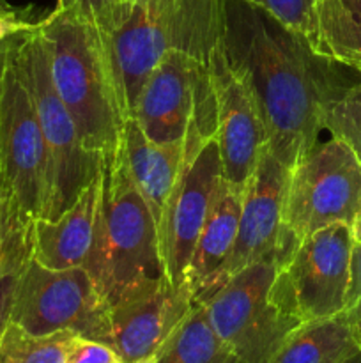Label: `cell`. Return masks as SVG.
Segmentation results:
<instances>
[{"mask_svg": "<svg viewBox=\"0 0 361 363\" xmlns=\"http://www.w3.org/2000/svg\"><path fill=\"white\" fill-rule=\"evenodd\" d=\"M28 257V233L14 220L9 202L0 195V275L6 269L21 268Z\"/></svg>", "mask_w": 361, "mask_h": 363, "instance_id": "cell-23", "label": "cell"}, {"mask_svg": "<svg viewBox=\"0 0 361 363\" xmlns=\"http://www.w3.org/2000/svg\"><path fill=\"white\" fill-rule=\"evenodd\" d=\"M149 2V0H120V4H142Z\"/></svg>", "mask_w": 361, "mask_h": 363, "instance_id": "cell-33", "label": "cell"}, {"mask_svg": "<svg viewBox=\"0 0 361 363\" xmlns=\"http://www.w3.org/2000/svg\"><path fill=\"white\" fill-rule=\"evenodd\" d=\"M209 52L170 50L147 78L138 94L133 119L151 140L159 144L180 140L191 128L205 137L216 135Z\"/></svg>", "mask_w": 361, "mask_h": 363, "instance_id": "cell-9", "label": "cell"}, {"mask_svg": "<svg viewBox=\"0 0 361 363\" xmlns=\"http://www.w3.org/2000/svg\"><path fill=\"white\" fill-rule=\"evenodd\" d=\"M120 0H57V9H69L94 25L99 34L108 30L119 16Z\"/></svg>", "mask_w": 361, "mask_h": 363, "instance_id": "cell-25", "label": "cell"}, {"mask_svg": "<svg viewBox=\"0 0 361 363\" xmlns=\"http://www.w3.org/2000/svg\"><path fill=\"white\" fill-rule=\"evenodd\" d=\"M350 229H353L354 243L361 245V209H360V213H357L356 220H354V223H353V227H350Z\"/></svg>", "mask_w": 361, "mask_h": 363, "instance_id": "cell-30", "label": "cell"}, {"mask_svg": "<svg viewBox=\"0 0 361 363\" xmlns=\"http://www.w3.org/2000/svg\"><path fill=\"white\" fill-rule=\"evenodd\" d=\"M130 363H156V357H149V358H144V360H137Z\"/></svg>", "mask_w": 361, "mask_h": 363, "instance_id": "cell-32", "label": "cell"}, {"mask_svg": "<svg viewBox=\"0 0 361 363\" xmlns=\"http://www.w3.org/2000/svg\"><path fill=\"white\" fill-rule=\"evenodd\" d=\"M193 301L188 284L172 286L168 279L137 291L108 308L105 344L124 363L154 357Z\"/></svg>", "mask_w": 361, "mask_h": 363, "instance_id": "cell-14", "label": "cell"}, {"mask_svg": "<svg viewBox=\"0 0 361 363\" xmlns=\"http://www.w3.org/2000/svg\"><path fill=\"white\" fill-rule=\"evenodd\" d=\"M57 94L73 117L88 152H119L124 116L110 77L98 28L69 9L38 21Z\"/></svg>", "mask_w": 361, "mask_h": 363, "instance_id": "cell-3", "label": "cell"}, {"mask_svg": "<svg viewBox=\"0 0 361 363\" xmlns=\"http://www.w3.org/2000/svg\"><path fill=\"white\" fill-rule=\"evenodd\" d=\"M14 39L16 35L7 39L0 62V195L28 233L45 215L48 152L34 101L18 67Z\"/></svg>", "mask_w": 361, "mask_h": 363, "instance_id": "cell-5", "label": "cell"}, {"mask_svg": "<svg viewBox=\"0 0 361 363\" xmlns=\"http://www.w3.org/2000/svg\"><path fill=\"white\" fill-rule=\"evenodd\" d=\"M354 245L347 223H333L304 238L290 257L276 266L271 298L301 323L342 314Z\"/></svg>", "mask_w": 361, "mask_h": 363, "instance_id": "cell-10", "label": "cell"}, {"mask_svg": "<svg viewBox=\"0 0 361 363\" xmlns=\"http://www.w3.org/2000/svg\"><path fill=\"white\" fill-rule=\"evenodd\" d=\"M35 27H38V23L21 18L18 11H14L13 7L6 6L0 9V45L7 41V39L14 38V35L34 30Z\"/></svg>", "mask_w": 361, "mask_h": 363, "instance_id": "cell-29", "label": "cell"}, {"mask_svg": "<svg viewBox=\"0 0 361 363\" xmlns=\"http://www.w3.org/2000/svg\"><path fill=\"white\" fill-rule=\"evenodd\" d=\"M290 169L283 165L268 147L262 151L253 174L243 190L239 227L236 243L225 264L195 300L204 301L237 272L253 262L275 257L280 250L283 225V206Z\"/></svg>", "mask_w": 361, "mask_h": 363, "instance_id": "cell-12", "label": "cell"}, {"mask_svg": "<svg viewBox=\"0 0 361 363\" xmlns=\"http://www.w3.org/2000/svg\"><path fill=\"white\" fill-rule=\"evenodd\" d=\"M23 268V266H21ZM21 268H11L0 275V339L9 325V315L11 307H13V298H14V287H16L18 275H20Z\"/></svg>", "mask_w": 361, "mask_h": 363, "instance_id": "cell-28", "label": "cell"}, {"mask_svg": "<svg viewBox=\"0 0 361 363\" xmlns=\"http://www.w3.org/2000/svg\"><path fill=\"white\" fill-rule=\"evenodd\" d=\"M361 209V162L345 142H317L290 170L283 225L299 243L333 225L353 227Z\"/></svg>", "mask_w": 361, "mask_h": 363, "instance_id": "cell-7", "label": "cell"}, {"mask_svg": "<svg viewBox=\"0 0 361 363\" xmlns=\"http://www.w3.org/2000/svg\"><path fill=\"white\" fill-rule=\"evenodd\" d=\"M154 357L156 363H237L209 321L204 303L198 300L193 301L190 312Z\"/></svg>", "mask_w": 361, "mask_h": 363, "instance_id": "cell-20", "label": "cell"}, {"mask_svg": "<svg viewBox=\"0 0 361 363\" xmlns=\"http://www.w3.org/2000/svg\"><path fill=\"white\" fill-rule=\"evenodd\" d=\"M209 69L216 96V142L223 179L244 190L268 147V135L250 91L232 69L223 48V34L209 52Z\"/></svg>", "mask_w": 361, "mask_h": 363, "instance_id": "cell-13", "label": "cell"}, {"mask_svg": "<svg viewBox=\"0 0 361 363\" xmlns=\"http://www.w3.org/2000/svg\"><path fill=\"white\" fill-rule=\"evenodd\" d=\"M223 48L250 91L268 149L290 170L319 142L328 103L357 78L349 66L317 55L306 38L268 11L223 0Z\"/></svg>", "mask_w": 361, "mask_h": 363, "instance_id": "cell-1", "label": "cell"}, {"mask_svg": "<svg viewBox=\"0 0 361 363\" xmlns=\"http://www.w3.org/2000/svg\"><path fill=\"white\" fill-rule=\"evenodd\" d=\"M276 272L275 257L253 262L200 301L237 363H268L301 325L271 298Z\"/></svg>", "mask_w": 361, "mask_h": 363, "instance_id": "cell-6", "label": "cell"}, {"mask_svg": "<svg viewBox=\"0 0 361 363\" xmlns=\"http://www.w3.org/2000/svg\"><path fill=\"white\" fill-rule=\"evenodd\" d=\"M353 325L361 328V245H354L350 261V284L345 308L342 312Z\"/></svg>", "mask_w": 361, "mask_h": 363, "instance_id": "cell-27", "label": "cell"}, {"mask_svg": "<svg viewBox=\"0 0 361 363\" xmlns=\"http://www.w3.org/2000/svg\"><path fill=\"white\" fill-rule=\"evenodd\" d=\"M360 337H361V328H360Z\"/></svg>", "mask_w": 361, "mask_h": 363, "instance_id": "cell-35", "label": "cell"}, {"mask_svg": "<svg viewBox=\"0 0 361 363\" xmlns=\"http://www.w3.org/2000/svg\"><path fill=\"white\" fill-rule=\"evenodd\" d=\"M9 323L32 335L74 332L105 344L108 305L85 268L50 269L28 257L14 287Z\"/></svg>", "mask_w": 361, "mask_h": 363, "instance_id": "cell-8", "label": "cell"}, {"mask_svg": "<svg viewBox=\"0 0 361 363\" xmlns=\"http://www.w3.org/2000/svg\"><path fill=\"white\" fill-rule=\"evenodd\" d=\"M76 335L74 332L32 335L9 323L0 339V363H66Z\"/></svg>", "mask_w": 361, "mask_h": 363, "instance_id": "cell-21", "label": "cell"}, {"mask_svg": "<svg viewBox=\"0 0 361 363\" xmlns=\"http://www.w3.org/2000/svg\"><path fill=\"white\" fill-rule=\"evenodd\" d=\"M342 363H361V350L357 351L356 354H353V357H349L345 362H342Z\"/></svg>", "mask_w": 361, "mask_h": 363, "instance_id": "cell-31", "label": "cell"}, {"mask_svg": "<svg viewBox=\"0 0 361 363\" xmlns=\"http://www.w3.org/2000/svg\"><path fill=\"white\" fill-rule=\"evenodd\" d=\"M101 174V172H99ZM99 177L57 220H35L28 230L30 257L50 269L84 268L94 240Z\"/></svg>", "mask_w": 361, "mask_h": 363, "instance_id": "cell-16", "label": "cell"}, {"mask_svg": "<svg viewBox=\"0 0 361 363\" xmlns=\"http://www.w3.org/2000/svg\"><path fill=\"white\" fill-rule=\"evenodd\" d=\"M322 128L331 137L345 142L361 162V71L353 84L328 103Z\"/></svg>", "mask_w": 361, "mask_h": 363, "instance_id": "cell-22", "label": "cell"}, {"mask_svg": "<svg viewBox=\"0 0 361 363\" xmlns=\"http://www.w3.org/2000/svg\"><path fill=\"white\" fill-rule=\"evenodd\" d=\"M14 53L34 101L48 152V199L41 220L53 222L98 179L103 158L84 147L73 117L53 87L48 55L38 27L16 35Z\"/></svg>", "mask_w": 361, "mask_h": 363, "instance_id": "cell-4", "label": "cell"}, {"mask_svg": "<svg viewBox=\"0 0 361 363\" xmlns=\"http://www.w3.org/2000/svg\"><path fill=\"white\" fill-rule=\"evenodd\" d=\"M241 202L243 190L223 179L188 264L186 284L195 298L204 293L232 252L239 227Z\"/></svg>", "mask_w": 361, "mask_h": 363, "instance_id": "cell-17", "label": "cell"}, {"mask_svg": "<svg viewBox=\"0 0 361 363\" xmlns=\"http://www.w3.org/2000/svg\"><path fill=\"white\" fill-rule=\"evenodd\" d=\"M222 181V158L212 137L191 149L159 220V250L172 286L186 284L188 264Z\"/></svg>", "mask_w": 361, "mask_h": 363, "instance_id": "cell-11", "label": "cell"}, {"mask_svg": "<svg viewBox=\"0 0 361 363\" xmlns=\"http://www.w3.org/2000/svg\"><path fill=\"white\" fill-rule=\"evenodd\" d=\"M306 41L317 55L361 71V0H317Z\"/></svg>", "mask_w": 361, "mask_h": 363, "instance_id": "cell-19", "label": "cell"}, {"mask_svg": "<svg viewBox=\"0 0 361 363\" xmlns=\"http://www.w3.org/2000/svg\"><path fill=\"white\" fill-rule=\"evenodd\" d=\"M66 363H124L119 354L99 340L76 335L67 351Z\"/></svg>", "mask_w": 361, "mask_h": 363, "instance_id": "cell-26", "label": "cell"}, {"mask_svg": "<svg viewBox=\"0 0 361 363\" xmlns=\"http://www.w3.org/2000/svg\"><path fill=\"white\" fill-rule=\"evenodd\" d=\"M94 240L84 268L108 308L166 279L158 223L134 186L122 152L103 158Z\"/></svg>", "mask_w": 361, "mask_h": 363, "instance_id": "cell-2", "label": "cell"}, {"mask_svg": "<svg viewBox=\"0 0 361 363\" xmlns=\"http://www.w3.org/2000/svg\"><path fill=\"white\" fill-rule=\"evenodd\" d=\"M209 138L212 137H205L197 128H191L186 138L159 144L142 131L133 117L124 121L120 152L134 186L144 197L158 225L188 155L195 145L204 144Z\"/></svg>", "mask_w": 361, "mask_h": 363, "instance_id": "cell-15", "label": "cell"}, {"mask_svg": "<svg viewBox=\"0 0 361 363\" xmlns=\"http://www.w3.org/2000/svg\"><path fill=\"white\" fill-rule=\"evenodd\" d=\"M7 4H6V0H0V9H2V7H6Z\"/></svg>", "mask_w": 361, "mask_h": 363, "instance_id": "cell-34", "label": "cell"}, {"mask_svg": "<svg viewBox=\"0 0 361 363\" xmlns=\"http://www.w3.org/2000/svg\"><path fill=\"white\" fill-rule=\"evenodd\" d=\"M360 350V328L338 314L301 323L268 363H342Z\"/></svg>", "mask_w": 361, "mask_h": 363, "instance_id": "cell-18", "label": "cell"}, {"mask_svg": "<svg viewBox=\"0 0 361 363\" xmlns=\"http://www.w3.org/2000/svg\"><path fill=\"white\" fill-rule=\"evenodd\" d=\"M243 2L268 11L271 16L304 38L310 34L311 13L317 0H243Z\"/></svg>", "mask_w": 361, "mask_h": 363, "instance_id": "cell-24", "label": "cell"}]
</instances>
